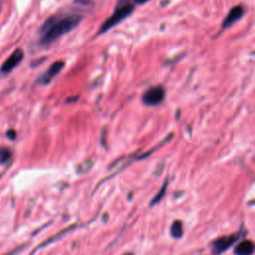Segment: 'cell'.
Segmentation results:
<instances>
[{
	"instance_id": "obj_5",
	"label": "cell",
	"mask_w": 255,
	"mask_h": 255,
	"mask_svg": "<svg viewBox=\"0 0 255 255\" xmlns=\"http://www.w3.org/2000/svg\"><path fill=\"white\" fill-rule=\"evenodd\" d=\"M24 58V53L21 49H16L7 59L6 61L2 64L0 71L3 74H8L12 72L23 60Z\"/></svg>"
},
{
	"instance_id": "obj_8",
	"label": "cell",
	"mask_w": 255,
	"mask_h": 255,
	"mask_svg": "<svg viewBox=\"0 0 255 255\" xmlns=\"http://www.w3.org/2000/svg\"><path fill=\"white\" fill-rule=\"evenodd\" d=\"M243 15V8L241 6H235L233 7L230 12L228 13V15L226 16L222 26L224 28L232 25L234 22H236L237 20H239L241 18V16Z\"/></svg>"
},
{
	"instance_id": "obj_1",
	"label": "cell",
	"mask_w": 255,
	"mask_h": 255,
	"mask_svg": "<svg viewBox=\"0 0 255 255\" xmlns=\"http://www.w3.org/2000/svg\"><path fill=\"white\" fill-rule=\"evenodd\" d=\"M83 16L79 14H69L64 16H53L49 18L39 30V43L47 46L65 34L74 30L82 21Z\"/></svg>"
},
{
	"instance_id": "obj_6",
	"label": "cell",
	"mask_w": 255,
	"mask_h": 255,
	"mask_svg": "<svg viewBox=\"0 0 255 255\" xmlns=\"http://www.w3.org/2000/svg\"><path fill=\"white\" fill-rule=\"evenodd\" d=\"M236 240H237V235L235 234L220 237L214 241L212 245V252L215 255H219L222 252L226 251Z\"/></svg>"
},
{
	"instance_id": "obj_4",
	"label": "cell",
	"mask_w": 255,
	"mask_h": 255,
	"mask_svg": "<svg viewBox=\"0 0 255 255\" xmlns=\"http://www.w3.org/2000/svg\"><path fill=\"white\" fill-rule=\"evenodd\" d=\"M64 66H65L64 61L59 60V61L54 62L49 67V69L39 77V79L37 80V83L40 85H48L63 70Z\"/></svg>"
},
{
	"instance_id": "obj_7",
	"label": "cell",
	"mask_w": 255,
	"mask_h": 255,
	"mask_svg": "<svg viewBox=\"0 0 255 255\" xmlns=\"http://www.w3.org/2000/svg\"><path fill=\"white\" fill-rule=\"evenodd\" d=\"M255 250V245L250 240H243L234 248L235 255H251Z\"/></svg>"
},
{
	"instance_id": "obj_10",
	"label": "cell",
	"mask_w": 255,
	"mask_h": 255,
	"mask_svg": "<svg viewBox=\"0 0 255 255\" xmlns=\"http://www.w3.org/2000/svg\"><path fill=\"white\" fill-rule=\"evenodd\" d=\"M11 157V150L8 147H0V162L4 163Z\"/></svg>"
},
{
	"instance_id": "obj_11",
	"label": "cell",
	"mask_w": 255,
	"mask_h": 255,
	"mask_svg": "<svg viewBox=\"0 0 255 255\" xmlns=\"http://www.w3.org/2000/svg\"><path fill=\"white\" fill-rule=\"evenodd\" d=\"M93 165V162L91 160H87L85 162H83L81 165L78 166V172L79 173H85L87 172Z\"/></svg>"
},
{
	"instance_id": "obj_3",
	"label": "cell",
	"mask_w": 255,
	"mask_h": 255,
	"mask_svg": "<svg viewBox=\"0 0 255 255\" xmlns=\"http://www.w3.org/2000/svg\"><path fill=\"white\" fill-rule=\"evenodd\" d=\"M164 98V90L160 86L152 87L145 91L142 96V102L146 106H156L162 102Z\"/></svg>"
},
{
	"instance_id": "obj_13",
	"label": "cell",
	"mask_w": 255,
	"mask_h": 255,
	"mask_svg": "<svg viewBox=\"0 0 255 255\" xmlns=\"http://www.w3.org/2000/svg\"><path fill=\"white\" fill-rule=\"evenodd\" d=\"M7 136H8L10 139H14V138L16 137V132H15L14 130H8Z\"/></svg>"
},
{
	"instance_id": "obj_2",
	"label": "cell",
	"mask_w": 255,
	"mask_h": 255,
	"mask_svg": "<svg viewBox=\"0 0 255 255\" xmlns=\"http://www.w3.org/2000/svg\"><path fill=\"white\" fill-rule=\"evenodd\" d=\"M134 5L129 0H119L113 14L106 19L99 29V34H104L107 31L111 30L114 26L121 23L123 20L128 18L133 11Z\"/></svg>"
},
{
	"instance_id": "obj_15",
	"label": "cell",
	"mask_w": 255,
	"mask_h": 255,
	"mask_svg": "<svg viewBox=\"0 0 255 255\" xmlns=\"http://www.w3.org/2000/svg\"><path fill=\"white\" fill-rule=\"evenodd\" d=\"M127 255H132V254H127Z\"/></svg>"
},
{
	"instance_id": "obj_9",
	"label": "cell",
	"mask_w": 255,
	"mask_h": 255,
	"mask_svg": "<svg viewBox=\"0 0 255 255\" xmlns=\"http://www.w3.org/2000/svg\"><path fill=\"white\" fill-rule=\"evenodd\" d=\"M170 233L174 238H179L182 236V223L180 221H174L170 227Z\"/></svg>"
},
{
	"instance_id": "obj_12",
	"label": "cell",
	"mask_w": 255,
	"mask_h": 255,
	"mask_svg": "<svg viewBox=\"0 0 255 255\" xmlns=\"http://www.w3.org/2000/svg\"><path fill=\"white\" fill-rule=\"evenodd\" d=\"M164 189H165V185H164V187H162L161 188V190H160V192H158V194L153 198V200H152V202H151V204H153V203H155V202H157L159 199H160V197L162 196V194L164 193Z\"/></svg>"
},
{
	"instance_id": "obj_14",
	"label": "cell",
	"mask_w": 255,
	"mask_h": 255,
	"mask_svg": "<svg viewBox=\"0 0 255 255\" xmlns=\"http://www.w3.org/2000/svg\"><path fill=\"white\" fill-rule=\"evenodd\" d=\"M148 0H133L134 4H143L145 2H147Z\"/></svg>"
}]
</instances>
